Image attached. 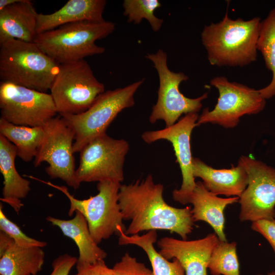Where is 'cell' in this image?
<instances>
[{
  "mask_svg": "<svg viewBox=\"0 0 275 275\" xmlns=\"http://www.w3.org/2000/svg\"><path fill=\"white\" fill-rule=\"evenodd\" d=\"M163 185L155 183L151 174L129 184H121L118 201L124 220L130 221L125 234L163 230L176 233L183 240L194 229L190 207L178 208L168 204L163 197Z\"/></svg>",
  "mask_w": 275,
  "mask_h": 275,
  "instance_id": "obj_1",
  "label": "cell"
},
{
  "mask_svg": "<svg viewBox=\"0 0 275 275\" xmlns=\"http://www.w3.org/2000/svg\"><path fill=\"white\" fill-rule=\"evenodd\" d=\"M260 17L232 19L226 12L222 20L205 25L201 34L209 63L217 67H243L257 60Z\"/></svg>",
  "mask_w": 275,
  "mask_h": 275,
  "instance_id": "obj_2",
  "label": "cell"
},
{
  "mask_svg": "<svg viewBox=\"0 0 275 275\" xmlns=\"http://www.w3.org/2000/svg\"><path fill=\"white\" fill-rule=\"evenodd\" d=\"M60 64L34 42L15 39L0 44V79L42 92L50 90Z\"/></svg>",
  "mask_w": 275,
  "mask_h": 275,
  "instance_id": "obj_3",
  "label": "cell"
},
{
  "mask_svg": "<svg viewBox=\"0 0 275 275\" xmlns=\"http://www.w3.org/2000/svg\"><path fill=\"white\" fill-rule=\"evenodd\" d=\"M115 29V23L105 20L76 22L38 34L34 42L45 53L62 64L103 53L105 48L97 45L95 42L106 37Z\"/></svg>",
  "mask_w": 275,
  "mask_h": 275,
  "instance_id": "obj_4",
  "label": "cell"
},
{
  "mask_svg": "<svg viewBox=\"0 0 275 275\" xmlns=\"http://www.w3.org/2000/svg\"><path fill=\"white\" fill-rule=\"evenodd\" d=\"M29 178L64 194L70 201L69 216H72L76 211L81 213L86 219L92 237L97 244L114 234L119 236L121 232L125 233L126 228L123 223L124 219L118 201L120 183L111 180L99 182L97 185L98 193L80 200L71 195L65 186L55 185L32 176Z\"/></svg>",
  "mask_w": 275,
  "mask_h": 275,
  "instance_id": "obj_5",
  "label": "cell"
},
{
  "mask_svg": "<svg viewBox=\"0 0 275 275\" xmlns=\"http://www.w3.org/2000/svg\"><path fill=\"white\" fill-rule=\"evenodd\" d=\"M144 81L143 79L125 87L103 92L83 113L60 115L74 131V153L80 152L96 138L106 133V129L118 115L134 105V94Z\"/></svg>",
  "mask_w": 275,
  "mask_h": 275,
  "instance_id": "obj_6",
  "label": "cell"
},
{
  "mask_svg": "<svg viewBox=\"0 0 275 275\" xmlns=\"http://www.w3.org/2000/svg\"><path fill=\"white\" fill-rule=\"evenodd\" d=\"M104 90L84 59L60 64L50 90L59 115L84 112Z\"/></svg>",
  "mask_w": 275,
  "mask_h": 275,
  "instance_id": "obj_7",
  "label": "cell"
},
{
  "mask_svg": "<svg viewBox=\"0 0 275 275\" xmlns=\"http://www.w3.org/2000/svg\"><path fill=\"white\" fill-rule=\"evenodd\" d=\"M153 64L159 77V85L156 103L149 116L151 123L163 120L166 127L175 124L183 114L197 113L202 106V101L208 97V93L196 98L184 96L179 90L180 84L188 80L183 72H174L168 66V56L162 49L145 57Z\"/></svg>",
  "mask_w": 275,
  "mask_h": 275,
  "instance_id": "obj_8",
  "label": "cell"
},
{
  "mask_svg": "<svg viewBox=\"0 0 275 275\" xmlns=\"http://www.w3.org/2000/svg\"><path fill=\"white\" fill-rule=\"evenodd\" d=\"M210 83L217 89L219 96L212 110L204 109L197 121L198 126L210 123L226 128H233L238 125L241 117L258 114L265 106L266 99L258 90L230 81L223 76L212 78Z\"/></svg>",
  "mask_w": 275,
  "mask_h": 275,
  "instance_id": "obj_9",
  "label": "cell"
},
{
  "mask_svg": "<svg viewBox=\"0 0 275 275\" xmlns=\"http://www.w3.org/2000/svg\"><path fill=\"white\" fill-rule=\"evenodd\" d=\"M129 150V143L124 139H115L106 133L96 138L79 152V163L75 170L77 181L80 184L105 180L121 183Z\"/></svg>",
  "mask_w": 275,
  "mask_h": 275,
  "instance_id": "obj_10",
  "label": "cell"
},
{
  "mask_svg": "<svg viewBox=\"0 0 275 275\" xmlns=\"http://www.w3.org/2000/svg\"><path fill=\"white\" fill-rule=\"evenodd\" d=\"M43 127L44 138L34 158V166L47 162L49 166L45 171L50 178L61 179L68 186L77 189L80 184L75 177L73 129L60 115L51 119Z\"/></svg>",
  "mask_w": 275,
  "mask_h": 275,
  "instance_id": "obj_11",
  "label": "cell"
},
{
  "mask_svg": "<svg viewBox=\"0 0 275 275\" xmlns=\"http://www.w3.org/2000/svg\"><path fill=\"white\" fill-rule=\"evenodd\" d=\"M1 118L17 125L43 127L58 113L50 94L0 82Z\"/></svg>",
  "mask_w": 275,
  "mask_h": 275,
  "instance_id": "obj_12",
  "label": "cell"
},
{
  "mask_svg": "<svg viewBox=\"0 0 275 275\" xmlns=\"http://www.w3.org/2000/svg\"><path fill=\"white\" fill-rule=\"evenodd\" d=\"M248 176V184L241 196L239 219L255 222L275 219V169L246 156L238 160Z\"/></svg>",
  "mask_w": 275,
  "mask_h": 275,
  "instance_id": "obj_13",
  "label": "cell"
},
{
  "mask_svg": "<svg viewBox=\"0 0 275 275\" xmlns=\"http://www.w3.org/2000/svg\"><path fill=\"white\" fill-rule=\"evenodd\" d=\"M198 113H189L170 127L145 131L142 135L143 141L148 144L160 140L171 143L182 177L180 188L172 192L173 198L183 205L188 204L189 197L196 185L193 175L190 138L193 130L198 126Z\"/></svg>",
  "mask_w": 275,
  "mask_h": 275,
  "instance_id": "obj_14",
  "label": "cell"
},
{
  "mask_svg": "<svg viewBox=\"0 0 275 275\" xmlns=\"http://www.w3.org/2000/svg\"><path fill=\"white\" fill-rule=\"evenodd\" d=\"M219 241L213 233L193 240L164 237L157 241V245L158 252L166 259H176L180 262L185 275H207L209 259Z\"/></svg>",
  "mask_w": 275,
  "mask_h": 275,
  "instance_id": "obj_15",
  "label": "cell"
},
{
  "mask_svg": "<svg viewBox=\"0 0 275 275\" xmlns=\"http://www.w3.org/2000/svg\"><path fill=\"white\" fill-rule=\"evenodd\" d=\"M193 175L203 180L206 188L217 196L240 197L248 184V176L239 164L230 169H216L197 157L193 159Z\"/></svg>",
  "mask_w": 275,
  "mask_h": 275,
  "instance_id": "obj_16",
  "label": "cell"
},
{
  "mask_svg": "<svg viewBox=\"0 0 275 275\" xmlns=\"http://www.w3.org/2000/svg\"><path fill=\"white\" fill-rule=\"evenodd\" d=\"M106 4L105 0H69L53 13L38 14L37 34L73 22L104 21L102 15Z\"/></svg>",
  "mask_w": 275,
  "mask_h": 275,
  "instance_id": "obj_17",
  "label": "cell"
},
{
  "mask_svg": "<svg viewBox=\"0 0 275 275\" xmlns=\"http://www.w3.org/2000/svg\"><path fill=\"white\" fill-rule=\"evenodd\" d=\"M38 13L30 0H21L0 11V44L11 39L34 42Z\"/></svg>",
  "mask_w": 275,
  "mask_h": 275,
  "instance_id": "obj_18",
  "label": "cell"
},
{
  "mask_svg": "<svg viewBox=\"0 0 275 275\" xmlns=\"http://www.w3.org/2000/svg\"><path fill=\"white\" fill-rule=\"evenodd\" d=\"M239 199L238 197L219 198L208 190L202 182L198 181L189 197L188 203L193 206L191 212L194 222L207 223L220 241H227L224 232V210L228 205L238 202Z\"/></svg>",
  "mask_w": 275,
  "mask_h": 275,
  "instance_id": "obj_19",
  "label": "cell"
},
{
  "mask_svg": "<svg viewBox=\"0 0 275 275\" xmlns=\"http://www.w3.org/2000/svg\"><path fill=\"white\" fill-rule=\"evenodd\" d=\"M16 156V146L0 134V171L4 178L1 200L18 214L23 206L21 199L27 196L31 187L30 181L22 177L17 171L15 164Z\"/></svg>",
  "mask_w": 275,
  "mask_h": 275,
  "instance_id": "obj_20",
  "label": "cell"
},
{
  "mask_svg": "<svg viewBox=\"0 0 275 275\" xmlns=\"http://www.w3.org/2000/svg\"><path fill=\"white\" fill-rule=\"evenodd\" d=\"M75 213L74 217L69 220L50 216H48L46 220L59 227L65 236L75 242L79 251L76 266L104 259L107 254L93 239L86 219L80 212L76 211Z\"/></svg>",
  "mask_w": 275,
  "mask_h": 275,
  "instance_id": "obj_21",
  "label": "cell"
},
{
  "mask_svg": "<svg viewBox=\"0 0 275 275\" xmlns=\"http://www.w3.org/2000/svg\"><path fill=\"white\" fill-rule=\"evenodd\" d=\"M42 248L22 247L13 241L0 256V275H36L44 262Z\"/></svg>",
  "mask_w": 275,
  "mask_h": 275,
  "instance_id": "obj_22",
  "label": "cell"
},
{
  "mask_svg": "<svg viewBox=\"0 0 275 275\" xmlns=\"http://www.w3.org/2000/svg\"><path fill=\"white\" fill-rule=\"evenodd\" d=\"M157 238L156 230L149 231L142 235H127L121 232L118 243L121 245L134 244L142 249L150 262L153 275H185L184 268L177 259L170 261L156 251L154 243Z\"/></svg>",
  "mask_w": 275,
  "mask_h": 275,
  "instance_id": "obj_23",
  "label": "cell"
},
{
  "mask_svg": "<svg viewBox=\"0 0 275 275\" xmlns=\"http://www.w3.org/2000/svg\"><path fill=\"white\" fill-rule=\"evenodd\" d=\"M0 134L13 144L17 156L24 162L35 158L44 138L43 127L17 125L0 118Z\"/></svg>",
  "mask_w": 275,
  "mask_h": 275,
  "instance_id": "obj_24",
  "label": "cell"
},
{
  "mask_svg": "<svg viewBox=\"0 0 275 275\" xmlns=\"http://www.w3.org/2000/svg\"><path fill=\"white\" fill-rule=\"evenodd\" d=\"M257 49L261 52L267 68L272 74L270 82L258 90L264 99H269L275 96V7L261 21Z\"/></svg>",
  "mask_w": 275,
  "mask_h": 275,
  "instance_id": "obj_25",
  "label": "cell"
},
{
  "mask_svg": "<svg viewBox=\"0 0 275 275\" xmlns=\"http://www.w3.org/2000/svg\"><path fill=\"white\" fill-rule=\"evenodd\" d=\"M236 242L219 241L209 259L208 268L212 275H240Z\"/></svg>",
  "mask_w": 275,
  "mask_h": 275,
  "instance_id": "obj_26",
  "label": "cell"
},
{
  "mask_svg": "<svg viewBox=\"0 0 275 275\" xmlns=\"http://www.w3.org/2000/svg\"><path fill=\"white\" fill-rule=\"evenodd\" d=\"M158 0H125L123 3L124 15L128 22L139 24L146 19L154 32H158L162 26L163 20L157 17L154 12L160 7Z\"/></svg>",
  "mask_w": 275,
  "mask_h": 275,
  "instance_id": "obj_27",
  "label": "cell"
},
{
  "mask_svg": "<svg viewBox=\"0 0 275 275\" xmlns=\"http://www.w3.org/2000/svg\"><path fill=\"white\" fill-rule=\"evenodd\" d=\"M0 230L10 237L17 245L22 247L43 248L47 245L44 241L29 237L15 223L10 221L3 212L2 203L0 204Z\"/></svg>",
  "mask_w": 275,
  "mask_h": 275,
  "instance_id": "obj_28",
  "label": "cell"
},
{
  "mask_svg": "<svg viewBox=\"0 0 275 275\" xmlns=\"http://www.w3.org/2000/svg\"><path fill=\"white\" fill-rule=\"evenodd\" d=\"M114 275H153L152 270L126 253L112 268Z\"/></svg>",
  "mask_w": 275,
  "mask_h": 275,
  "instance_id": "obj_29",
  "label": "cell"
},
{
  "mask_svg": "<svg viewBox=\"0 0 275 275\" xmlns=\"http://www.w3.org/2000/svg\"><path fill=\"white\" fill-rule=\"evenodd\" d=\"M251 228L267 240L275 255V219H261L253 222Z\"/></svg>",
  "mask_w": 275,
  "mask_h": 275,
  "instance_id": "obj_30",
  "label": "cell"
},
{
  "mask_svg": "<svg viewBox=\"0 0 275 275\" xmlns=\"http://www.w3.org/2000/svg\"><path fill=\"white\" fill-rule=\"evenodd\" d=\"M76 269L77 275H114L113 268L107 266L104 259L76 266Z\"/></svg>",
  "mask_w": 275,
  "mask_h": 275,
  "instance_id": "obj_31",
  "label": "cell"
},
{
  "mask_svg": "<svg viewBox=\"0 0 275 275\" xmlns=\"http://www.w3.org/2000/svg\"><path fill=\"white\" fill-rule=\"evenodd\" d=\"M77 261V258L67 254L60 255L53 260L52 271L49 275H69Z\"/></svg>",
  "mask_w": 275,
  "mask_h": 275,
  "instance_id": "obj_32",
  "label": "cell"
},
{
  "mask_svg": "<svg viewBox=\"0 0 275 275\" xmlns=\"http://www.w3.org/2000/svg\"><path fill=\"white\" fill-rule=\"evenodd\" d=\"M14 240L3 231L0 232V256L2 255Z\"/></svg>",
  "mask_w": 275,
  "mask_h": 275,
  "instance_id": "obj_33",
  "label": "cell"
},
{
  "mask_svg": "<svg viewBox=\"0 0 275 275\" xmlns=\"http://www.w3.org/2000/svg\"><path fill=\"white\" fill-rule=\"evenodd\" d=\"M256 275H263V274H256ZM267 275H275V271H271L270 272H268Z\"/></svg>",
  "mask_w": 275,
  "mask_h": 275,
  "instance_id": "obj_34",
  "label": "cell"
},
{
  "mask_svg": "<svg viewBox=\"0 0 275 275\" xmlns=\"http://www.w3.org/2000/svg\"><path fill=\"white\" fill-rule=\"evenodd\" d=\"M75 275H77V274H75Z\"/></svg>",
  "mask_w": 275,
  "mask_h": 275,
  "instance_id": "obj_35",
  "label": "cell"
}]
</instances>
